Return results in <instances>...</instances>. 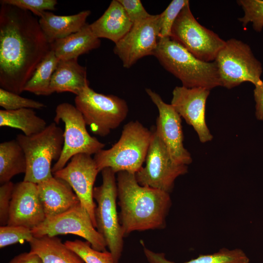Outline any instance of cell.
<instances>
[{"instance_id": "cell-7", "label": "cell", "mask_w": 263, "mask_h": 263, "mask_svg": "<svg viewBox=\"0 0 263 263\" xmlns=\"http://www.w3.org/2000/svg\"><path fill=\"white\" fill-rule=\"evenodd\" d=\"M75 106L94 134L105 136L117 128L127 116L129 108L124 99L98 93L89 86L75 98Z\"/></svg>"}, {"instance_id": "cell-18", "label": "cell", "mask_w": 263, "mask_h": 263, "mask_svg": "<svg viewBox=\"0 0 263 263\" xmlns=\"http://www.w3.org/2000/svg\"><path fill=\"white\" fill-rule=\"evenodd\" d=\"M37 188L46 218L62 213L80 204L69 184L54 176L38 184Z\"/></svg>"}, {"instance_id": "cell-4", "label": "cell", "mask_w": 263, "mask_h": 263, "mask_svg": "<svg viewBox=\"0 0 263 263\" xmlns=\"http://www.w3.org/2000/svg\"><path fill=\"white\" fill-rule=\"evenodd\" d=\"M152 135V131L138 121L125 124L114 145L94 154L93 158L99 172L109 168L115 173H136L146 160Z\"/></svg>"}, {"instance_id": "cell-20", "label": "cell", "mask_w": 263, "mask_h": 263, "mask_svg": "<svg viewBox=\"0 0 263 263\" xmlns=\"http://www.w3.org/2000/svg\"><path fill=\"white\" fill-rule=\"evenodd\" d=\"M89 86L86 68L78 64L77 58L59 60L51 81L52 94L70 92L76 96Z\"/></svg>"}, {"instance_id": "cell-16", "label": "cell", "mask_w": 263, "mask_h": 263, "mask_svg": "<svg viewBox=\"0 0 263 263\" xmlns=\"http://www.w3.org/2000/svg\"><path fill=\"white\" fill-rule=\"evenodd\" d=\"M209 93L210 90L205 88L176 86L172 91L170 103L180 116L192 126L202 143L213 138L205 119L206 104Z\"/></svg>"}, {"instance_id": "cell-32", "label": "cell", "mask_w": 263, "mask_h": 263, "mask_svg": "<svg viewBox=\"0 0 263 263\" xmlns=\"http://www.w3.org/2000/svg\"><path fill=\"white\" fill-rule=\"evenodd\" d=\"M188 0H173L159 14V38L170 37L173 23Z\"/></svg>"}, {"instance_id": "cell-29", "label": "cell", "mask_w": 263, "mask_h": 263, "mask_svg": "<svg viewBox=\"0 0 263 263\" xmlns=\"http://www.w3.org/2000/svg\"><path fill=\"white\" fill-rule=\"evenodd\" d=\"M237 2L244 12V16L238 19L243 26L251 23L255 31L261 32L263 28V0H239Z\"/></svg>"}, {"instance_id": "cell-21", "label": "cell", "mask_w": 263, "mask_h": 263, "mask_svg": "<svg viewBox=\"0 0 263 263\" xmlns=\"http://www.w3.org/2000/svg\"><path fill=\"white\" fill-rule=\"evenodd\" d=\"M90 14L88 10L69 16H58L45 11L38 20L44 35L51 44L81 30L86 24V19Z\"/></svg>"}, {"instance_id": "cell-36", "label": "cell", "mask_w": 263, "mask_h": 263, "mask_svg": "<svg viewBox=\"0 0 263 263\" xmlns=\"http://www.w3.org/2000/svg\"><path fill=\"white\" fill-rule=\"evenodd\" d=\"M254 97L256 102V118L263 121V81L255 86Z\"/></svg>"}, {"instance_id": "cell-24", "label": "cell", "mask_w": 263, "mask_h": 263, "mask_svg": "<svg viewBox=\"0 0 263 263\" xmlns=\"http://www.w3.org/2000/svg\"><path fill=\"white\" fill-rule=\"evenodd\" d=\"M27 167L25 153L16 139L0 144V183L11 181L15 175L25 173Z\"/></svg>"}, {"instance_id": "cell-28", "label": "cell", "mask_w": 263, "mask_h": 263, "mask_svg": "<svg viewBox=\"0 0 263 263\" xmlns=\"http://www.w3.org/2000/svg\"><path fill=\"white\" fill-rule=\"evenodd\" d=\"M65 244L77 253L85 263H114L112 255L107 250H96L91 246L87 241L76 239L66 241Z\"/></svg>"}, {"instance_id": "cell-33", "label": "cell", "mask_w": 263, "mask_h": 263, "mask_svg": "<svg viewBox=\"0 0 263 263\" xmlns=\"http://www.w3.org/2000/svg\"><path fill=\"white\" fill-rule=\"evenodd\" d=\"M0 3L29 11L39 18L47 10H55L57 4L56 0H1Z\"/></svg>"}, {"instance_id": "cell-14", "label": "cell", "mask_w": 263, "mask_h": 263, "mask_svg": "<svg viewBox=\"0 0 263 263\" xmlns=\"http://www.w3.org/2000/svg\"><path fill=\"white\" fill-rule=\"evenodd\" d=\"M99 172L91 155L79 153L74 155L70 162L63 169L56 172L53 176L66 181L77 195L80 204L87 210L96 228L94 201V185Z\"/></svg>"}, {"instance_id": "cell-9", "label": "cell", "mask_w": 263, "mask_h": 263, "mask_svg": "<svg viewBox=\"0 0 263 263\" xmlns=\"http://www.w3.org/2000/svg\"><path fill=\"white\" fill-rule=\"evenodd\" d=\"M60 121L65 126L64 144L59 159L52 168L53 174L65 167L74 155L95 154L105 147L104 143L88 133L83 116L75 106L66 102L58 105L54 121L57 124Z\"/></svg>"}, {"instance_id": "cell-19", "label": "cell", "mask_w": 263, "mask_h": 263, "mask_svg": "<svg viewBox=\"0 0 263 263\" xmlns=\"http://www.w3.org/2000/svg\"><path fill=\"white\" fill-rule=\"evenodd\" d=\"M90 25L98 38L109 39L115 44L128 33L133 24L118 0H113L103 14Z\"/></svg>"}, {"instance_id": "cell-2", "label": "cell", "mask_w": 263, "mask_h": 263, "mask_svg": "<svg viewBox=\"0 0 263 263\" xmlns=\"http://www.w3.org/2000/svg\"><path fill=\"white\" fill-rule=\"evenodd\" d=\"M120 223L124 237L135 231L161 229L171 206L169 193L138 184L135 173H117Z\"/></svg>"}, {"instance_id": "cell-25", "label": "cell", "mask_w": 263, "mask_h": 263, "mask_svg": "<svg viewBox=\"0 0 263 263\" xmlns=\"http://www.w3.org/2000/svg\"><path fill=\"white\" fill-rule=\"evenodd\" d=\"M0 126L20 130L26 136L43 131L47 126L45 120L36 115L32 109L0 110Z\"/></svg>"}, {"instance_id": "cell-26", "label": "cell", "mask_w": 263, "mask_h": 263, "mask_svg": "<svg viewBox=\"0 0 263 263\" xmlns=\"http://www.w3.org/2000/svg\"><path fill=\"white\" fill-rule=\"evenodd\" d=\"M144 254L149 263H176L168 260L163 253H156L144 247ZM249 259L240 248H221L210 254L200 255L198 257L183 263H249Z\"/></svg>"}, {"instance_id": "cell-17", "label": "cell", "mask_w": 263, "mask_h": 263, "mask_svg": "<svg viewBox=\"0 0 263 263\" xmlns=\"http://www.w3.org/2000/svg\"><path fill=\"white\" fill-rule=\"evenodd\" d=\"M45 219L37 184L24 181L15 184L7 225L23 226L32 229Z\"/></svg>"}, {"instance_id": "cell-8", "label": "cell", "mask_w": 263, "mask_h": 263, "mask_svg": "<svg viewBox=\"0 0 263 263\" xmlns=\"http://www.w3.org/2000/svg\"><path fill=\"white\" fill-rule=\"evenodd\" d=\"M221 86L231 89L244 82L256 86L263 81L261 63L255 57L250 46L241 40L231 38L215 58Z\"/></svg>"}, {"instance_id": "cell-13", "label": "cell", "mask_w": 263, "mask_h": 263, "mask_svg": "<svg viewBox=\"0 0 263 263\" xmlns=\"http://www.w3.org/2000/svg\"><path fill=\"white\" fill-rule=\"evenodd\" d=\"M159 14L133 24L130 30L115 44L114 53L125 68H130L139 59L153 55L159 39Z\"/></svg>"}, {"instance_id": "cell-3", "label": "cell", "mask_w": 263, "mask_h": 263, "mask_svg": "<svg viewBox=\"0 0 263 263\" xmlns=\"http://www.w3.org/2000/svg\"><path fill=\"white\" fill-rule=\"evenodd\" d=\"M153 56L166 70L181 81L183 87L210 90L221 86L215 61L199 59L170 37L159 39Z\"/></svg>"}, {"instance_id": "cell-12", "label": "cell", "mask_w": 263, "mask_h": 263, "mask_svg": "<svg viewBox=\"0 0 263 263\" xmlns=\"http://www.w3.org/2000/svg\"><path fill=\"white\" fill-rule=\"evenodd\" d=\"M32 232L34 237L74 234L85 239L96 250H107L104 238L94 227L89 213L80 204L62 213L46 218L32 229Z\"/></svg>"}, {"instance_id": "cell-5", "label": "cell", "mask_w": 263, "mask_h": 263, "mask_svg": "<svg viewBox=\"0 0 263 263\" xmlns=\"http://www.w3.org/2000/svg\"><path fill=\"white\" fill-rule=\"evenodd\" d=\"M64 132L53 122L41 132L26 136L19 134L16 139L22 148L27 167L23 181L38 184L53 176L51 165L59 159L64 144Z\"/></svg>"}, {"instance_id": "cell-1", "label": "cell", "mask_w": 263, "mask_h": 263, "mask_svg": "<svg viewBox=\"0 0 263 263\" xmlns=\"http://www.w3.org/2000/svg\"><path fill=\"white\" fill-rule=\"evenodd\" d=\"M51 50L38 19L31 12L1 4L0 86L20 94Z\"/></svg>"}, {"instance_id": "cell-15", "label": "cell", "mask_w": 263, "mask_h": 263, "mask_svg": "<svg viewBox=\"0 0 263 263\" xmlns=\"http://www.w3.org/2000/svg\"><path fill=\"white\" fill-rule=\"evenodd\" d=\"M146 92L156 106L159 115L156 132L165 144L172 160L176 164L188 165L192 162L190 153L183 144L184 136L180 115L170 104L165 103L157 93L146 88Z\"/></svg>"}, {"instance_id": "cell-34", "label": "cell", "mask_w": 263, "mask_h": 263, "mask_svg": "<svg viewBox=\"0 0 263 263\" xmlns=\"http://www.w3.org/2000/svg\"><path fill=\"white\" fill-rule=\"evenodd\" d=\"M15 184L9 181L0 187V226L8 224L9 211Z\"/></svg>"}, {"instance_id": "cell-30", "label": "cell", "mask_w": 263, "mask_h": 263, "mask_svg": "<svg viewBox=\"0 0 263 263\" xmlns=\"http://www.w3.org/2000/svg\"><path fill=\"white\" fill-rule=\"evenodd\" d=\"M0 106L5 110L24 108L41 109L46 107L43 103L23 97L14 93L0 88Z\"/></svg>"}, {"instance_id": "cell-11", "label": "cell", "mask_w": 263, "mask_h": 263, "mask_svg": "<svg viewBox=\"0 0 263 263\" xmlns=\"http://www.w3.org/2000/svg\"><path fill=\"white\" fill-rule=\"evenodd\" d=\"M145 161V166L135 173L138 184L169 193L176 179L188 172L187 165L176 164L172 160L155 129L152 131Z\"/></svg>"}, {"instance_id": "cell-23", "label": "cell", "mask_w": 263, "mask_h": 263, "mask_svg": "<svg viewBox=\"0 0 263 263\" xmlns=\"http://www.w3.org/2000/svg\"><path fill=\"white\" fill-rule=\"evenodd\" d=\"M29 243L30 251L38 255L43 263H85L56 236L34 237Z\"/></svg>"}, {"instance_id": "cell-6", "label": "cell", "mask_w": 263, "mask_h": 263, "mask_svg": "<svg viewBox=\"0 0 263 263\" xmlns=\"http://www.w3.org/2000/svg\"><path fill=\"white\" fill-rule=\"evenodd\" d=\"M101 173L102 183L93 190V197L97 203L94 213L96 229L104 238L114 263H118L124 236L117 212V180L115 173L109 168L102 169Z\"/></svg>"}, {"instance_id": "cell-31", "label": "cell", "mask_w": 263, "mask_h": 263, "mask_svg": "<svg viewBox=\"0 0 263 263\" xmlns=\"http://www.w3.org/2000/svg\"><path fill=\"white\" fill-rule=\"evenodd\" d=\"M34 238L32 229L26 227L9 225L0 226V248L24 241L30 243Z\"/></svg>"}, {"instance_id": "cell-22", "label": "cell", "mask_w": 263, "mask_h": 263, "mask_svg": "<svg viewBox=\"0 0 263 263\" xmlns=\"http://www.w3.org/2000/svg\"><path fill=\"white\" fill-rule=\"evenodd\" d=\"M100 44V38L87 23L79 31L55 41L50 46L59 60H69L77 58L79 56L98 48Z\"/></svg>"}, {"instance_id": "cell-37", "label": "cell", "mask_w": 263, "mask_h": 263, "mask_svg": "<svg viewBox=\"0 0 263 263\" xmlns=\"http://www.w3.org/2000/svg\"><path fill=\"white\" fill-rule=\"evenodd\" d=\"M8 263H43L40 257L31 251L23 252L13 258Z\"/></svg>"}, {"instance_id": "cell-27", "label": "cell", "mask_w": 263, "mask_h": 263, "mask_svg": "<svg viewBox=\"0 0 263 263\" xmlns=\"http://www.w3.org/2000/svg\"><path fill=\"white\" fill-rule=\"evenodd\" d=\"M59 61L54 52L51 50L26 83L24 91H28L38 95L51 94V81Z\"/></svg>"}, {"instance_id": "cell-10", "label": "cell", "mask_w": 263, "mask_h": 263, "mask_svg": "<svg viewBox=\"0 0 263 263\" xmlns=\"http://www.w3.org/2000/svg\"><path fill=\"white\" fill-rule=\"evenodd\" d=\"M170 37L205 62L215 61L226 41L197 21L190 10L189 2L183 8L175 19Z\"/></svg>"}, {"instance_id": "cell-35", "label": "cell", "mask_w": 263, "mask_h": 263, "mask_svg": "<svg viewBox=\"0 0 263 263\" xmlns=\"http://www.w3.org/2000/svg\"><path fill=\"white\" fill-rule=\"evenodd\" d=\"M133 24L150 17L140 0H118Z\"/></svg>"}]
</instances>
